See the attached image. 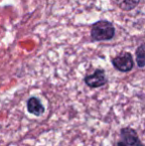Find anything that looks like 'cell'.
Returning <instances> with one entry per match:
<instances>
[{"mask_svg": "<svg viewBox=\"0 0 145 146\" xmlns=\"http://www.w3.org/2000/svg\"><path fill=\"white\" fill-rule=\"evenodd\" d=\"M115 36V27L110 21L99 20L93 24L91 28V38L95 42L109 41Z\"/></svg>", "mask_w": 145, "mask_h": 146, "instance_id": "6da1fadb", "label": "cell"}, {"mask_svg": "<svg viewBox=\"0 0 145 146\" xmlns=\"http://www.w3.org/2000/svg\"><path fill=\"white\" fill-rule=\"evenodd\" d=\"M111 64L116 71L121 73H128L132 71V69L134 68L133 57L129 52H126V51H123L113 57L111 59Z\"/></svg>", "mask_w": 145, "mask_h": 146, "instance_id": "7a4b0ae2", "label": "cell"}, {"mask_svg": "<svg viewBox=\"0 0 145 146\" xmlns=\"http://www.w3.org/2000/svg\"><path fill=\"white\" fill-rule=\"evenodd\" d=\"M85 84L91 88H101L107 84V78L103 69H97L93 74L87 75L83 79Z\"/></svg>", "mask_w": 145, "mask_h": 146, "instance_id": "3957f363", "label": "cell"}, {"mask_svg": "<svg viewBox=\"0 0 145 146\" xmlns=\"http://www.w3.org/2000/svg\"><path fill=\"white\" fill-rule=\"evenodd\" d=\"M120 140L127 146H144L143 142L140 140L137 131L130 126L122 127L119 131Z\"/></svg>", "mask_w": 145, "mask_h": 146, "instance_id": "277c9868", "label": "cell"}, {"mask_svg": "<svg viewBox=\"0 0 145 146\" xmlns=\"http://www.w3.org/2000/svg\"><path fill=\"white\" fill-rule=\"evenodd\" d=\"M26 108L30 114L37 117L42 116L45 113V106H43L40 98L37 96H30L28 98L26 102Z\"/></svg>", "mask_w": 145, "mask_h": 146, "instance_id": "5b68a950", "label": "cell"}, {"mask_svg": "<svg viewBox=\"0 0 145 146\" xmlns=\"http://www.w3.org/2000/svg\"><path fill=\"white\" fill-rule=\"evenodd\" d=\"M141 0H112V3L122 11H131L139 5Z\"/></svg>", "mask_w": 145, "mask_h": 146, "instance_id": "8992f818", "label": "cell"}, {"mask_svg": "<svg viewBox=\"0 0 145 146\" xmlns=\"http://www.w3.org/2000/svg\"><path fill=\"white\" fill-rule=\"evenodd\" d=\"M135 57H136V63L137 67L139 69H143L145 67V45L144 43H141L137 47L135 51Z\"/></svg>", "mask_w": 145, "mask_h": 146, "instance_id": "52a82bcc", "label": "cell"}, {"mask_svg": "<svg viewBox=\"0 0 145 146\" xmlns=\"http://www.w3.org/2000/svg\"><path fill=\"white\" fill-rule=\"evenodd\" d=\"M115 146H127V145H126V144H125V143H124V142H122V141H121V140H120V139H119V140H118L117 142H116Z\"/></svg>", "mask_w": 145, "mask_h": 146, "instance_id": "ba28073f", "label": "cell"}]
</instances>
